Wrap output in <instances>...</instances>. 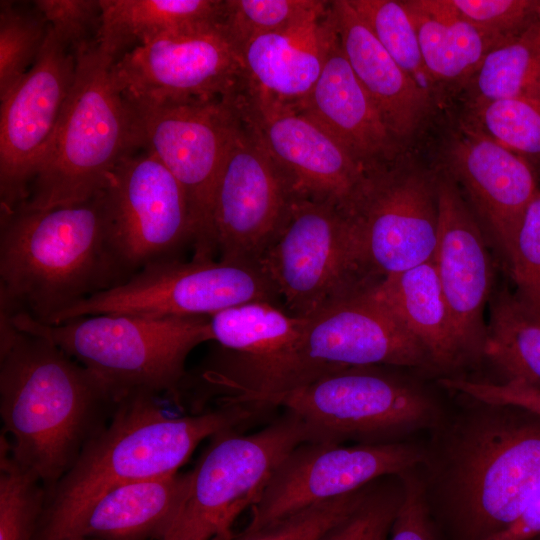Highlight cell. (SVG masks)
I'll list each match as a JSON object with an SVG mask.
<instances>
[{
	"instance_id": "obj_1",
	"label": "cell",
	"mask_w": 540,
	"mask_h": 540,
	"mask_svg": "<svg viewBox=\"0 0 540 540\" xmlns=\"http://www.w3.org/2000/svg\"><path fill=\"white\" fill-rule=\"evenodd\" d=\"M470 400L432 430L417 467L446 540L490 539L515 522L540 488V415Z\"/></svg>"
},
{
	"instance_id": "obj_2",
	"label": "cell",
	"mask_w": 540,
	"mask_h": 540,
	"mask_svg": "<svg viewBox=\"0 0 540 540\" xmlns=\"http://www.w3.org/2000/svg\"><path fill=\"white\" fill-rule=\"evenodd\" d=\"M117 402L100 381L45 337L16 328L1 312L0 413L12 458L49 492Z\"/></svg>"
},
{
	"instance_id": "obj_3",
	"label": "cell",
	"mask_w": 540,
	"mask_h": 540,
	"mask_svg": "<svg viewBox=\"0 0 540 540\" xmlns=\"http://www.w3.org/2000/svg\"><path fill=\"white\" fill-rule=\"evenodd\" d=\"M268 408L225 404L180 417L166 415L157 397L131 394L108 424L47 492L36 540H73L91 503L112 487L179 472L206 438L254 421Z\"/></svg>"
},
{
	"instance_id": "obj_4",
	"label": "cell",
	"mask_w": 540,
	"mask_h": 540,
	"mask_svg": "<svg viewBox=\"0 0 540 540\" xmlns=\"http://www.w3.org/2000/svg\"><path fill=\"white\" fill-rule=\"evenodd\" d=\"M126 280L108 237L103 191L78 204L1 210V310L50 324Z\"/></svg>"
},
{
	"instance_id": "obj_5",
	"label": "cell",
	"mask_w": 540,
	"mask_h": 540,
	"mask_svg": "<svg viewBox=\"0 0 540 540\" xmlns=\"http://www.w3.org/2000/svg\"><path fill=\"white\" fill-rule=\"evenodd\" d=\"M211 352L186 373L174 401L191 414L207 405L254 403L274 407L281 396L340 367L310 358L302 348L306 318L268 302H250L208 316Z\"/></svg>"
},
{
	"instance_id": "obj_6",
	"label": "cell",
	"mask_w": 540,
	"mask_h": 540,
	"mask_svg": "<svg viewBox=\"0 0 540 540\" xmlns=\"http://www.w3.org/2000/svg\"><path fill=\"white\" fill-rule=\"evenodd\" d=\"M114 63L98 44L76 55L72 87L21 207L85 202L101 193L118 163L138 149L133 111L113 78Z\"/></svg>"
},
{
	"instance_id": "obj_7",
	"label": "cell",
	"mask_w": 540,
	"mask_h": 540,
	"mask_svg": "<svg viewBox=\"0 0 540 540\" xmlns=\"http://www.w3.org/2000/svg\"><path fill=\"white\" fill-rule=\"evenodd\" d=\"M4 313L16 328L47 338L85 367L117 403L139 392L174 400L188 355L212 341L208 316L98 314L50 325Z\"/></svg>"
},
{
	"instance_id": "obj_8",
	"label": "cell",
	"mask_w": 540,
	"mask_h": 540,
	"mask_svg": "<svg viewBox=\"0 0 540 540\" xmlns=\"http://www.w3.org/2000/svg\"><path fill=\"white\" fill-rule=\"evenodd\" d=\"M385 367H338L273 406L297 415L312 443L386 444L435 429L444 418L435 400Z\"/></svg>"
},
{
	"instance_id": "obj_9",
	"label": "cell",
	"mask_w": 540,
	"mask_h": 540,
	"mask_svg": "<svg viewBox=\"0 0 540 540\" xmlns=\"http://www.w3.org/2000/svg\"><path fill=\"white\" fill-rule=\"evenodd\" d=\"M304 442V423L287 410L255 433L231 429L210 437L189 471L185 498L160 540H213L230 534L235 519L256 502L281 461Z\"/></svg>"
},
{
	"instance_id": "obj_10",
	"label": "cell",
	"mask_w": 540,
	"mask_h": 540,
	"mask_svg": "<svg viewBox=\"0 0 540 540\" xmlns=\"http://www.w3.org/2000/svg\"><path fill=\"white\" fill-rule=\"evenodd\" d=\"M260 268L283 308L310 318L378 283L365 263L353 220L335 206L297 198Z\"/></svg>"
},
{
	"instance_id": "obj_11",
	"label": "cell",
	"mask_w": 540,
	"mask_h": 540,
	"mask_svg": "<svg viewBox=\"0 0 540 540\" xmlns=\"http://www.w3.org/2000/svg\"><path fill=\"white\" fill-rule=\"evenodd\" d=\"M238 95L157 105L129 103L138 149L153 154L185 193L194 260H214L217 253L212 222L214 193L223 161L242 123Z\"/></svg>"
},
{
	"instance_id": "obj_12",
	"label": "cell",
	"mask_w": 540,
	"mask_h": 540,
	"mask_svg": "<svg viewBox=\"0 0 540 540\" xmlns=\"http://www.w3.org/2000/svg\"><path fill=\"white\" fill-rule=\"evenodd\" d=\"M250 302L283 307L259 266L171 258L150 263L124 282L79 301L58 313L50 325L98 314L210 316Z\"/></svg>"
},
{
	"instance_id": "obj_13",
	"label": "cell",
	"mask_w": 540,
	"mask_h": 540,
	"mask_svg": "<svg viewBox=\"0 0 540 540\" xmlns=\"http://www.w3.org/2000/svg\"><path fill=\"white\" fill-rule=\"evenodd\" d=\"M297 198L286 171L242 118L214 193L212 222L219 260L259 266Z\"/></svg>"
},
{
	"instance_id": "obj_14",
	"label": "cell",
	"mask_w": 540,
	"mask_h": 540,
	"mask_svg": "<svg viewBox=\"0 0 540 540\" xmlns=\"http://www.w3.org/2000/svg\"><path fill=\"white\" fill-rule=\"evenodd\" d=\"M112 74L132 105L225 98L243 91L239 51L220 23L143 43L118 58Z\"/></svg>"
},
{
	"instance_id": "obj_15",
	"label": "cell",
	"mask_w": 540,
	"mask_h": 540,
	"mask_svg": "<svg viewBox=\"0 0 540 540\" xmlns=\"http://www.w3.org/2000/svg\"><path fill=\"white\" fill-rule=\"evenodd\" d=\"M109 242L128 279L192 243L185 193L172 173L142 150L123 158L103 190Z\"/></svg>"
},
{
	"instance_id": "obj_16",
	"label": "cell",
	"mask_w": 540,
	"mask_h": 540,
	"mask_svg": "<svg viewBox=\"0 0 540 540\" xmlns=\"http://www.w3.org/2000/svg\"><path fill=\"white\" fill-rule=\"evenodd\" d=\"M425 447L410 440L386 444L304 442L277 466L243 530L252 531L313 504L356 491L377 479L418 467Z\"/></svg>"
},
{
	"instance_id": "obj_17",
	"label": "cell",
	"mask_w": 540,
	"mask_h": 540,
	"mask_svg": "<svg viewBox=\"0 0 540 540\" xmlns=\"http://www.w3.org/2000/svg\"><path fill=\"white\" fill-rule=\"evenodd\" d=\"M403 156L373 171L351 217L367 268L378 282L433 260L437 246L436 172Z\"/></svg>"
},
{
	"instance_id": "obj_18",
	"label": "cell",
	"mask_w": 540,
	"mask_h": 540,
	"mask_svg": "<svg viewBox=\"0 0 540 540\" xmlns=\"http://www.w3.org/2000/svg\"><path fill=\"white\" fill-rule=\"evenodd\" d=\"M242 118L290 177L299 198L327 202L351 218L374 170H368L325 129L292 106L238 97Z\"/></svg>"
},
{
	"instance_id": "obj_19",
	"label": "cell",
	"mask_w": 540,
	"mask_h": 540,
	"mask_svg": "<svg viewBox=\"0 0 540 540\" xmlns=\"http://www.w3.org/2000/svg\"><path fill=\"white\" fill-rule=\"evenodd\" d=\"M76 55L50 29L36 62L0 107V204L12 210L28 197L36 165L72 87Z\"/></svg>"
},
{
	"instance_id": "obj_20",
	"label": "cell",
	"mask_w": 540,
	"mask_h": 540,
	"mask_svg": "<svg viewBox=\"0 0 540 540\" xmlns=\"http://www.w3.org/2000/svg\"><path fill=\"white\" fill-rule=\"evenodd\" d=\"M436 188L438 239L433 261L460 347L470 359L483 355L492 262L479 223L444 169L436 172Z\"/></svg>"
},
{
	"instance_id": "obj_21",
	"label": "cell",
	"mask_w": 540,
	"mask_h": 540,
	"mask_svg": "<svg viewBox=\"0 0 540 540\" xmlns=\"http://www.w3.org/2000/svg\"><path fill=\"white\" fill-rule=\"evenodd\" d=\"M443 168L465 192L507 259L538 176L522 157L503 147L467 117L444 149Z\"/></svg>"
},
{
	"instance_id": "obj_22",
	"label": "cell",
	"mask_w": 540,
	"mask_h": 540,
	"mask_svg": "<svg viewBox=\"0 0 540 540\" xmlns=\"http://www.w3.org/2000/svg\"><path fill=\"white\" fill-rule=\"evenodd\" d=\"M371 288L306 318L304 352L339 366L432 367L424 347Z\"/></svg>"
},
{
	"instance_id": "obj_23",
	"label": "cell",
	"mask_w": 540,
	"mask_h": 540,
	"mask_svg": "<svg viewBox=\"0 0 540 540\" xmlns=\"http://www.w3.org/2000/svg\"><path fill=\"white\" fill-rule=\"evenodd\" d=\"M295 108L317 122L368 170L402 155L403 147L347 61L335 25L319 78Z\"/></svg>"
},
{
	"instance_id": "obj_24",
	"label": "cell",
	"mask_w": 540,
	"mask_h": 540,
	"mask_svg": "<svg viewBox=\"0 0 540 540\" xmlns=\"http://www.w3.org/2000/svg\"><path fill=\"white\" fill-rule=\"evenodd\" d=\"M333 27L328 1L297 25L244 43L238 49L242 94L256 102L296 107L319 78Z\"/></svg>"
},
{
	"instance_id": "obj_25",
	"label": "cell",
	"mask_w": 540,
	"mask_h": 540,
	"mask_svg": "<svg viewBox=\"0 0 540 540\" xmlns=\"http://www.w3.org/2000/svg\"><path fill=\"white\" fill-rule=\"evenodd\" d=\"M329 3L347 61L391 134L405 148L431 115L435 96L396 63L349 0Z\"/></svg>"
},
{
	"instance_id": "obj_26",
	"label": "cell",
	"mask_w": 540,
	"mask_h": 540,
	"mask_svg": "<svg viewBox=\"0 0 540 540\" xmlns=\"http://www.w3.org/2000/svg\"><path fill=\"white\" fill-rule=\"evenodd\" d=\"M190 472L110 488L85 511L73 540H145L164 535L188 489Z\"/></svg>"
},
{
	"instance_id": "obj_27",
	"label": "cell",
	"mask_w": 540,
	"mask_h": 540,
	"mask_svg": "<svg viewBox=\"0 0 540 540\" xmlns=\"http://www.w3.org/2000/svg\"><path fill=\"white\" fill-rule=\"evenodd\" d=\"M371 289L424 347L432 366L450 369L466 360L433 260L385 277Z\"/></svg>"
},
{
	"instance_id": "obj_28",
	"label": "cell",
	"mask_w": 540,
	"mask_h": 540,
	"mask_svg": "<svg viewBox=\"0 0 540 540\" xmlns=\"http://www.w3.org/2000/svg\"><path fill=\"white\" fill-rule=\"evenodd\" d=\"M416 28L425 68L439 84H467L499 43L459 16L447 0L403 1Z\"/></svg>"
},
{
	"instance_id": "obj_29",
	"label": "cell",
	"mask_w": 540,
	"mask_h": 540,
	"mask_svg": "<svg viewBox=\"0 0 540 540\" xmlns=\"http://www.w3.org/2000/svg\"><path fill=\"white\" fill-rule=\"evenodd\" d=\"M97 44L115 61L161 35L220 23L219 0H100Z\"/></svg>"
},
{
	"instance_id": "obj_30",
	"label": "cell",
	"mask_w": 540,
	"mask_h": 540,
	"mask_svg": "<svg viewBox=\"0 0 540 540\" xmlns=\"http://www.w3.org/2000/svg\"><path fill=\"white\" fill-rule=\"evenodd\" d=\"M482 354L505 381L540 389V316L516 293L501 290L491 298Z\"/></svg>"
},
{
	"instance_id": "obj_31",
	"label": "cell",
	"mask_w": 540,
	"mask_h": 540,
	"mask_svg": "<svg viewBox=\"0 0 540 540\" xmlns=\"http://www.w3.org/2000/svg\"><path fill=\"white\" fill-rule=\"evenodd\" d=\"M466 85L470 106L540 96V19L518 36L492 48Z\"/></svg>"
},
{
	"instance_id": "obj_32",
	"label": "cell",
	"mask_w": 540,
	"mask_h": 540,
	"mask_svg": "<svg viewBox=\"0 0 540 540\" xmlns=\"http://www.w3.org/2000/svg\"><path fill=\"white\" fill-rule=\"evenodd\" d=\"M467 118L494 141L526 160L540 177V96L472 105Z\"/></svg>"
},
{
	"instance_id": "obj_33",
	"label": "cell",
	"mask_w": 540,
	"mask_h": 540,
	"mask_svg": "<svg viewBox=\"0 0 540 540\" xmlns=\"http://www.w3.org/2000/svg\"><path fill=\"white\" fill-rule=\"evenodd\" d=\"M0 450V540H36L47 490L12 458L3 435Z\"/></svg>"
},
{
	"instance_id": "obj_34",
	"label": "cell",
	"mask_w": 540,
	"mask_h": 540,
	"mask_svg": "<svg viewBox=\"0 0 540 540\" xmlns=\"http://www.w3.org/2000/svg\"><path fill=\"white\" fill-rule=\"evenodd\" d=\"M49 27L32 4L1 1L0 5V100L29 72L39 57Z\"/></svg>"
},
{
	"instance_id": "obj_35",
	"label": "cell",
	"mask_w": 540,
	"mask_h": 540,
	"mask_svg": "<svg viewBox=\"0 0 540 540\" xmlns=\"http://www.w3.org/2000/svg\"><path fill=\"white\" fill-rule=\"evenodd\" d=\"M349 2L396 63L421 87L436 96L438 91L425 68L417 31L403 1Z\"/></svg>"
},
{
	"instance_id": "obj_36",
	"label": "cell",
	"mask_w": 540,
	"mask_h": 540,
	"mask_svg": "<svg viewBox=\"0 0 540 540\" xmlns=\"http://www.w3.org/2000/svg\"><path fill=\"white\" fill-rule=\"evenodd\" d=\"M327 4L318 0H224L220 26L238 50L256 36L297 25Z\"/></svg>"
},
{
	"instance_id": "obj_37",
	"label": "cell",
	"mask_w": 540,
	"mask_h": 540,
	"mask_svg": "<svg viewBox=\"0 0 540 540\" xmlns=\"http://www.w3.org/2000/svg\"><path fill=\"white\" fill-rule=\"evenodd\" d=\"M374 482L351 493L313 504L259 529L242 530L237 534L231 532L213 540H319L362 503Z\"/></svg>"
},
{
	"instance_id": "obj_38",
	"label": "cell",
	"mask_w": 540,
	"mask_h": 540,
	"mask_svg": "<svg viewBox=\"0 0 540 540\" xmlns=\"http://www.w3.org/2000/svg\"><path fill=\"white\" fill-rule=\"evenodd\" d=\"M402 497L399 475L376 480L362 503L319 540H388Z\"/></svg>"
},
{
	"instance_id": "obj_39",
	"label": "cell",
	"mask_w": 540,
	"mask_h": 540,
	"mask_svg": "<svg viewBox=\"0 0 540 540\" xmlns=\"http://www.w3.org/2000/svg\"><path fill=\"white\" fill-rule=\"evenodd\" d=\"M463 19L502 44L540 19V0H447Z\"/></svg>"
},
{
	"instance_id": "obj_40",
	"label": "cell",
	"mask_w": 540,
	"mask_h": 540,
	"mask_svg": "<svg viewBox=\"0 0 540 540\" xmlns=\"http://www.w3.org/2000/svg\"><path fill=\"white\" fill-rule=\"evenodd\" d=\"M507 262L516 295L540 316V189L525 211Z\"/></svg>"
},
{
	"instance_id": "obj_41",
	"label": "cell",
	"mask_w": 540,
	"mask_h": 540,
	"mask_svg": "<svg viewBox=\"0 0 540 540\" xmlns=\"http://www.w3.org/2000/svg\"><path fill=\"white\" fill-rule=\"evenodd\" d=\"M33 5L49 29L75 55L97 44L102 14L100 0H37Z\"/></svg>"
},
{
	"instance_id": "obj_42",
	"label": "cell",
	"mask_w": 540,
	"mask_h": 540,
	"mask_svg": "<svg viewBox=\"0 0 540 540\" xmlns=\"http://www.w3.org/2000/svg\"><path fill=\"white\" fill-rule=\"evenodd\" d=\"M403 497L388 540H439L417 468L399 474Z\"/></svg>"
},
{
	"instance_id": "obj_43",
	"label": "cell",
	"mask_w": 540,
	"mask_h": 540,
	"mask_svg": "<svg viewBox=\"0 0 540 540\" xmlns=\"http://www.w3.org/2000/svg\"><path fill=\"white\" fill-rule=\"evenodd\" d=\"M438 383L445 389L477 401L512 405L540 415V389L514 381L500 383L443 377Z\"/></svg>"
},
{
	"instance_id": "obj_44",
	"label": "cell",
	"mask_w": 540,
	"mask_h": 540,
	"mask_svg": "<svg viewBox=\"0 0 540 540\" xmlns=\"http://www.w3.org/2000/svg\"><path fill=\"white\" fill-rule=\"evenodd\" d=\"M537 536H540V488L515 522L488 540H531Z\"/></svg>"
},
{
	"instance_id": "obj_45",
	"label": "cell",
	"mask_w": 540,
	"mask_h": 540,
	"mask_svg": "<svg viewBox=\"0 0 540 540\" xmlns=\"http://www.w3.org/2000/svg\"><path fill=\"white\" fill-rule=\"evenodd\" d=\"M77 540H102V539H95V538H80Z\"/></svg>"
},
{
	"instance_id": "obj_46",
	"label": "cell",
	"mask_w": 540,
	"mask_h": 540,
	"mask_svg": "<svg viewBox=\"0 0 540 540\" xmlns=\"http://www.w3.org/2000/svg\"><path fill=\"white\" fill-rule=\"evenodd\" d=\"M531 540H540V536H537V537H535V538H533Z\"/></svg>"
}]
</instances>
